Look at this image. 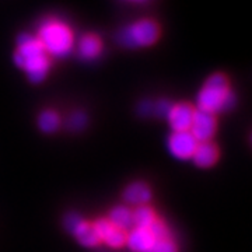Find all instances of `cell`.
I'll use <instances>...</instances> for the list:
<instances>
[{
	"label": "cell",
	"mask_w": 252,
	"mask_h": 252,
	"mask_svg": "<svg viewBox=\"0 0 252 252\" xmlns=\"http://www.w3.org/2000/svg\"><path fill=\"white\" fill-rule=\"evenodd\" d=\"M196 108L188 102H177L172 104L167 114V121L171 126L172 132H188L192 125Z\"/></svg>",
	"instance_id": "30bf717a"
},
{
	"label": "cell",
	"mask_w": 252,
	"mask_h": 252,
	"mask_svg": "<svg viewBox=\"0 0 252 252\" xmlns=\"http://www.w3.org/2000/svg\"><path fill=\"white\" fill-rule=\"evenodd\" d=\"M237 98L231 84L224 73L216 72L207 77L196 95V107L212 115L225 112L234 108Z\"/></svg>",
	"instance_id": "7a4b0ae2"
},
{
	"label": "cell",
	"mask_w": 252,
	"mask_h": 252,
	"mask_svg": "<svg viewBox=\"0 0 252 252\" xmlns=\"http://www.w3.org/2000/svg\"><path fill=\"white\" fill-rule=\"evenodd\" d=\"M63 227L84 248H97L101 244L93 221L84 220L80 215H77L74 212L67 213L63 217Z\"/></svg>",
	"instance_id": "8992f818"
},
{
	"label": "cell",
	"mask_w": 252,
	"mask_h": 252,
	"mask_svg": "<svg viewBox=\"0 0 252 252\" xmlns=\"http://www.w3.org/2000/svg\"><path fill=\"white\" fill-rule=\"evenodd\" d=\"M93 224H94L101 244H107L112 250H121L126 245L127 231L115 227L107 217H99L95 221H93Z\"/></svg>",
	"instance_id": "ba28073f"
},
{
	"label": "cell",
	"mask_w": 252,
	"mask_h": 252,
	"mask_svg": "<svg viewBox=\"0 0 252 252\" xmlns=\"http://www.w3.org/2000/svg\"><path fill=\"white\" fill-rule=\"evenodd\" d=\"M161 35L158 23L152 18H142L132 24H127L118 31L117 41L125 48H147L154 45Z\"/></svg>",
	"instance_id": "277c9868"
},
{
	"label": "cell",
	"mask_w": 252,
	"mask_h": 252,
	"mask_svg": "<svg viewBox=\"0 0 252 252\" xmlns=\"http://www.w3.org/2000/svg\"><path fill=\"white\" fill-rule=\"evenodd\" d=\"M35 36L51 58H66L76 46L72 27L58 17L44 18L38 26Z\"/></svg>",
	"instance_id": "3957f363"
},
{
	"label": "cell",
	"mask_w": 252,
	"mask_h": 252,
	"mask_svg": "<svg viewBox=\"0 0 252 252\" xmlns=\"http://www.w3.org/2000/svg\"><path fill=\"white\" fill-rule=\"evenodd\" d=\"M87 125V115L83 111H74L67 119V127L73 132H80Z\"/></svg>",
	"instance_id": "e0dca14e"
},
{
	"label": "cell",
	"mask_w": 252,
	"mask_h": 252,
	"mask_svg": "<svg viewBox=\"0 0 252 252\" xmlns=\"http://www.w3.org/2000/svg\"><path fill=\"white\" fill-rule=\"evenodd\" d=\"M139 114L142 117H150L153 114V102L149 99H144L139 104Z\"/></svg>",
	"instance_id": "d6986e66"
},
{
	"label": "cell",
	"mask_w": 252,
	"mask_h": 252,
	"mask_svg": "<svg viewBox=\"0 0 252 252\" xmlns=\"http://www.w3.org/2000/svg\"><path fill=\"white\" fill-rule=\"evenodd\" d=\"M107 219L115 227L124 230V231H129L133 227L132 210L127 206H125V205H118V206L112 207L109 210Z\"/></svg>",
	"instance_id": "5bb4252c"
},
{
	"label": "cell",
	"mask_w": 252,
	"mask_h": 252,
	"mask_svg": "<svg viewBox=\"0 0 252 252\" xmlns=\"http://www.w3.org/2000/svg\"><path fill=\"white\" fill-rule=\"evenodd\" d=\"M220 158V150L213 140L199 143L195 153L192 156V161L199 168H212Z\"/></svg>",
	"instance_id": "7c38bea8"
},
{
	"label": "cell",
	"mask_w": 252,
	"mask_h": 252,
	"mask_svg": "<svg viewBox=\"0 0 252 252\" xmlns=\"http://www.w3.org/2000/svg\"><path fill=\"white\" fill-rule=\"evenodd\" d=\"M122 198L127 205L136 207L146 206L153 199V192L152 188L143 181H133L124 189Z\"/></svg>",
	"instance_id": "8fae6325"
},
{
	"label": "cell",
	"mask_w": 252,
	"mask_h": 252,
	"mask_svg": "<svg viewBox=\"0 0 252 252\" xmlns=\"http://www.w3.org/2000/svg\"><path fill=\"white\" fill-rule=\"evenodd\" d=\"M198 142L190 132H171L167 139V149L177 160H190L195 153Z\"/></svg>",
	"instance_id": "52a82bcc"
},
{
	"label": "cell",
	"mask_w": 252,
	"mask_h": 252,
	"mask_svg": "<svg viewBox=\"0 0 252 252\" xmlns=\"http://www.w3.org/2000/svg\"><path fill=\"white\" fill-rule=\"evenodd\" d=\"M172 102H170L168 99H157L156 102H153V114L154 117L157 118H167V114L171 108Z\"/></svg>",
	"instance_id": "ac0fdd59"
},
{
	"label": "cell",
	"mask_w": 252,
	"mask_h": 252,
	"mask_svg": "<svg viewBox=\"0 0 252 252\" xmlns=\"http://www.w3.org/2000/svg\"><path fill=\"white\" fill-rule=\"evenodd\" d=\"M132 219H133V227H142V228H149L156 223L158 219L156 210L150 205L146 206L136 207L132 210Z\"/></svg>",
	"instance_id": "2e32d148"
},
{
	"label": "cell",
	"mask_w": 252,
	"mask_h": 252,
	"mask_svg": "<svg viewBox=\"0 0 252 252\" xmlns=\"http://www.w3.org/2000/svg\"><path fill=\"white\" fill-rule=\"evenodd\" d=\"M61 125H62V119H61V115L58 114V111L44 109V111L39 112V115H38V127H39L41 132L52 135V133L59 130Z\"/></svg>",
	"instance_id": "9a60e30c"
},
{
	"label": "cell",
	"mask_w": 252,
	"mask_h": 252,
	"mask_svg": "<svg viewBox=\"0 0 252 252\" xmlns=\"http://www.w3.org/2000/svg\"><path fill=\"white\" fill-rule=\"evenodd\" d=\"M76 48H77V54L80 56V59L90 62L99 58V55L102 54L104 45L97 34L89 32L81 36L79 42L76 44Z\"/></svg>",
	"instance_id": "4fadbf2b"
},
{
	"label": "cell",
	"mask_w": 252,
	"mask_h": 252,
	"mask_svg": "<svg viewBox=\"0 0 252 252\" xmlns=\"http://www.w3.org/2000/svg\"><path fill=\"white\" fill-rule=\"evenodd\" d=\"M189 132L196 139L198 143L212 142L217 132L216 115H212V114H207V112L196 109Z\"/></svg>",
	"instance_id": "9c48e42d"
},
{
	"label": "cell",
	"mask_w": 252,
	"mask_h": 252,
	"mask_svg": "<svg viewBox=\"0 0 252 252\" xmlns=\"http://www.w3.org/2000/svg\"><path fill=\"white\" fill-rule=\"evenodd\" d=\"M172 233L168 224L158 217L152 227L142 228V227H132L126 235V245L132 252H150L157 240Z\"/></svg>",
	"instance_id": "5b68a950"
},
{
	"label": "cell",
	"mask_w": 252,
	"mask_h": 252,
	"mask_svg": "<svg viewBox=\"0 0 252 252\" xmlns=\"http://www.w3.org/2000/svg\"><path fill=\"white\" fill-rule=\"evenodd\" d=\"M13 59L16 66L26 73L28 80L34 84H39L45 80L52 64V58L46 54L36 36L31 34L18 35L17 48Z\"/></svg>",
	"instance_id": "6da1fadb"
}]
</instances>
